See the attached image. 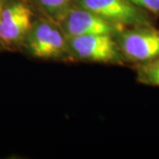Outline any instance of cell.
Wrapping results in <instances>:
<instances>
[{
	"instance_id": "ba28073f",
	"label": "cell",
	"mask_w": 159,
	"mask_h": 159,
	"mask_svg": "<svg viewBox=\"0 0 159 159\" xmlns=\"http://www.w3.org/2000/svg\"><path fill=\"white\" fill-rule=\"evenodd\" d=\"M70 0H39L41 5L46 11L53 14H61L65 12Z\"/></svg>"
},
{
	"instance_id": "3957f363",
	"label": "cell",
	"mask_w": 159,
	"mask_h": 159,
	"mask_svg": "<svg viewBox=\"0 0 159 159\" xmlns=\"http://www.w3.org/2000/svg\"><path fill=\"white\" fill-rule=\"evenodd\" d=\"M70 38L72 50L81 59L102 63L119 60V48L111 34H89Z\"/></svg>"
},
{
	"instance_id": "30bf717a",
	"label": "cell",
	"mask_w": 159,
	"mask_h": 159,
	"mask_svg": "<svg viewBox=\"0 0 159 159\" xmlns=\"http://www.w3.org/2000/svg\"><path fill=\"white\" fill-rule=\"evenodd\" d=\"M2 0H0V17H1V14H2Z\"/></svg>"
},
{
	"instance_id": "6da1fadb",
	"label": "cell",
	"mask_w": 159,
	"mask_h": 159,
	"mask_svg": "<svg viewBox=\"0 0 159 159\" xmlns=\"http://www.w3.org/2000/svg\"><path fill=\"white\" fill-rule=\"evenodd\" d=\"M80 7L120 26L151 25L145 11L129 0H79Z\"/></svg>"
},
{
	"instance_id": "277c9868",
	"label": "cell",
	"mask_w": 159,
	"mask_h": 159,
	"mask_svg": "<svg viewBox=\"0 0 159 159\" xmlns=\"http://www.w3.org/2000/svg\"><path fill=\"white\" fill-rule=\"evenodd\" d=\"M114 24L84 9H72L65 12L63 18V29L70 37L89 34H111Z\"/></svg>"
},
{
	"instance_id": "52a82bcc",
	"label": "cell",
	"mask_w": 159,
	"mask_h": 159,
	"mask_svg": "<svg viewBox=\"0 0 159 159\" xmlns=\"http://www.w3.org/2000/svg\"><path fill=\"white\" fill-rule=\"evenodd\" d=\"M137 78L142 84L159 88V57L139 65L137 67Z\"/></svg>"
},
{
	"instance_id": "5b68a950",
	"label": "cell",
	"mask_w": 159,
	"mask_h": 159,
	"mask_svg": "<svg viewBox=\"0 0 159 159\" xmlns=\"http://www.w3.org/2000/svg\"><path fill=\"white\" fill-rule=\"evenodd\" d=\"M32 11L22 3L8 6L0 17V40L10 44L21 41L32 29Z\"/></svg>"
},
{
	"instance_id": "7a4b0ae2",
	"label": "cell",
	"mask_w": 159,
	"mask_h": 159,
	"mask_svg": "<svg viewBox=\"0 0 159 159\" xmlns=\"http://www.w3.org/2000/svg\"><path fill=\"white\" fill-rule=\"evenodd\" d=\"M120 50L139 65L152 61L159 57V29L151 25L134 27L121 35Z\"/></svg>"
},
{
	"instance_id": "8992f818",
	"label": "cell",
	"mask_w": 159,
	"mask_h": 159,
	"mask_svg": "<svg viewBox=\"0 0 159 159\" xmlns=\"http://www.w3.org/2000/svg\"><path fill=\"white\" fill-rule=\"evenodd\" d=\"M29 48L32 55L39 58L58 57L65 49L61 32L51 23L42 21L29 33Z\"/></svg>"
},
{
	"instance_id": "9c48e42d",
	"label": "cell",
	"mask_w": 159,
	"mask_h": 159,
	"mask_svg": "<svg viewBox=\"0 0 159 159\" xmlns=\"http://www.w3.org/2000/svg\"><path fill=\"white\" fill-rule=\"evenodd\" d=\"M133 5L144 11L159 15V0H129Z\"/></svg>"
}]
</instances>
